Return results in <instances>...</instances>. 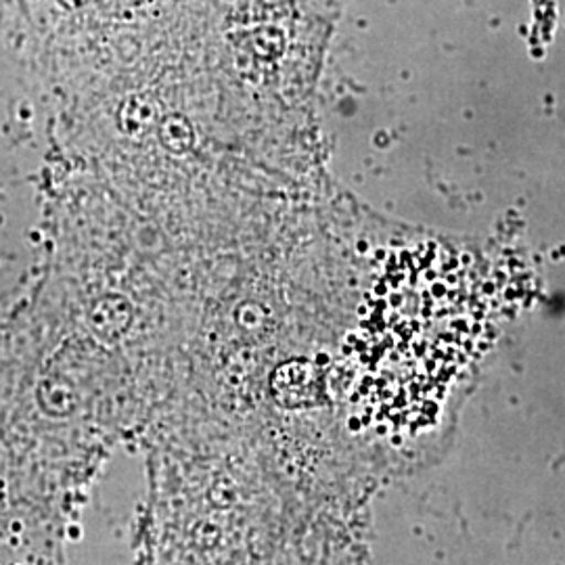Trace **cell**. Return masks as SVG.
<instances>
[{
	"mask_svg": "<svg viewBox=\"0 0 565 565\" xmlns=\"http://www.w3.org/2000/svg\"><path fill=\"white\" fill-rule=\"evenodd\" d=\"M488 308L463 258L436 243L398 252L366 302L356 401L394 429L429 424L480 350Z\"/></svg>",
	"mask_w": 565,
	"mask_h": 565,
	"instance_id": "obj_1",
	"label": "cell"
},
{
	"mask_svg": "<svg viewBox=\"0 0 565 565\" xmlns=\"http://www.w3.org/2000/svg\"><path fill=\"white\" fill-rule=\"evenodd\" d=\"M162 139L166 147L172 151H186L193 141L189 121L182 120L179 116H170L162 121Z\"/></svg>",
	"mask_w": 565,
	"mask_h": 565,
	"instance_id": "obj_2",
	"label": "cell"
}]
</instances>
